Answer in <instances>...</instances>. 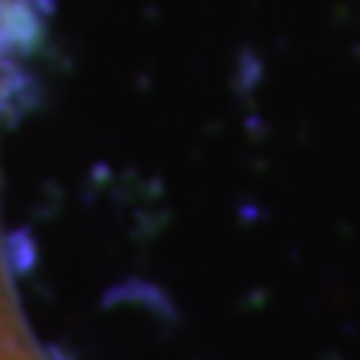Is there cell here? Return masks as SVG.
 Wrapping results in <instances>:
<instances>
[{
	"instance_id": "6da1fadb",
	"label": "cell",
	"mask_w": 360,
	"mask_h": 360,
	"mask_svg": "<svg viewBox=\"0 0 360 360\" xmlns=\"http://www.w3.org/2000/svg\"><path fill=\"white\" fill-rule=\"evenodd\" d=\"M0 360H44L30 344L24 323L4 290V277H0Z\"/></svg>"
}]
</instances>
